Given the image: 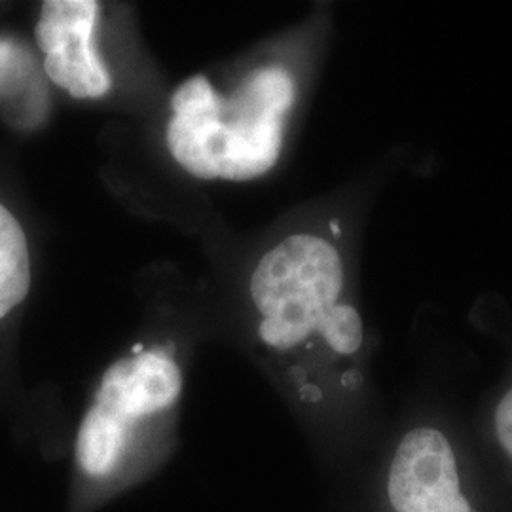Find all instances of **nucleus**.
Segmentation results:
<instances>
[{"instance_id": "nucleus-1", "label": "nucleus", "mask_w": 512, "mask_h": 512, "mask_svg": "<svg viewBox=\"0 0 512 512\" xmlns=\"http://www.w3.org/2000/svg\"><path fill=\"white\" fill-rule=\"evenodd\" d=\"M298 90L296 74L281 63L247 74L230 97L194 76L171 99L169 152L198 179H258L279 162Z\"/></svg>"}, {"instance_id": "nucleus-2", "label": "nucleus", "mask_w": 512, "mask_h": 512, "mask_svg": "<svg viewBox=\"0 0 512 512\" xmlns=\"http://www.w3.org/2000/svg\"><path fill=\"white\" fill-rule=\"evenodd\" d=\"M296 232L281 239L256 264L251 300L260 313L258 336L275 351H293L319 338L330 353L353 357L365 344V323L346 300V262L334 236Z\"/></svg>"}, {"instance_id": "nucleus-3", "label": "nucleus", "mask_w": 512, "mask_h": 512, "mask_svg": "<svg viewBox=\"0 0 512 512\" xmlns=\"http://www.w3.org/2000/svg\"><path fill=\"white\" fill-rule=\"evenodd\" d=\"M183 372L160 349H145L107 368L76 437V461L88 476H107L126 454L137 421L177 403Z\"/></svg>"}, {"instance_id": "nucleus-4", "label": "nucleus", "mask_w": 512, "mask_h": 512, "mask_svg": "<svg viewBox=\"0 0 512 512\" xmlns=\"http://www.w3.org/2000/svg\"><path fill=\"white\" fill-rule=\"evenodd\" d=\"M95 0H48L40 8L37 40L44 71L74 99H99L110 90V76L93 50L99 18Z\"/></svg>"}, {"instance_id": "nucleus-5", "label": "nucleus", "mask_w": 512, "mask_h": 512, "mask_svg": "<svg viewBox=\"0 0 512 512\" xmlns=\"http://www.w3.org/2000/svg\"><path fill=\"white\" fill-rule=\"evenodd\" d=\"M31 289L29 247L16 217L0 203V321Z\"/></svg>"}, {"instance_id": "nucleus-6", "label": "nucleus", "mask_w": 512, "mask_h": 512, "mask_svg": "<svg viewBox=\"0 0 512 512\" xmlns=\"http://www.w3.org/2000/svg\"><path fill=\"white\" fill-rule=\"evenodd\" d=\"M27 67V52L12 40H0V95L18 88V80L27 74Z\"/></svg>"}, {"instance_id": "nucleus-7", "label": "nucleus", "mask_w": 512, "mask_h": 512, "mask_svg": "<svg viewBox=\"0 0 512 512\" xmlns=\"http://www.w3.org/2000/svg\"><path fill=\"white\" fill-rule=\"evenodd\" d=\"M495 437L512 458V387L497 403L494 414Z\"/></svg>"}, {"instance_id": "nucleus-8", "label": "nucleus", "mask_w": 512, "mask_h": 512, "mask_svg": "<svg viewBox=\"0 0 512 512\" xmlns=\"http://www.w3.org/2000/svg\"><path fill=\"white\" fill-rule=\"evenodd\" d=\"M145 351V346L143 344H137L135 348H133V355H139V353H143Z\"/></svg>"}]
</instances>
